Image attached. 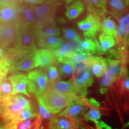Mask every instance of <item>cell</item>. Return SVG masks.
I'll list each match as a JSON object with an SVG mask.
<instances>
[{"instance_id":"4","label":"cell","mask_w":129,"mask_h":129,"mask_svg":"<svg viewBox=\"0 0 129 129\" xmlns=\"http://www.w3.org/2000/svg\"><path fill=\"white\" fill-rule=\"evenodd\" d=\"M37 50L31 29L25 26H19V30L14 48L10 50L16 55L25 56L35 53Z\"/></svg>"},{"instance_id":"20","label":"cell","mask_w":129,"mask_h":129,"mask_svg":"<svg viewBox=\"0 0 129 129\" xmlns=\"http://www.w3.org/2000/svg\"><path fill=\"white\" fill-rule=\"evenodd\" d=\"M89 68L91 74L94 76L98 78L102 77L106 70L104 58L93 56L90 60Z\"/></svg>"},{"instance_id":"31","label":"cell","mask_w":129,"mask_h":129,"mask_svg":"<svg viewBox=\"0 0 129 129\" xmlns=\"http://www.w3.org/2000/svg\"><path fill=\"white\" fill-rule=\"evenodd\" d=\"M75 66L69 63L60 62L59 67V75L62 77H67L74 73Z\"/></svg>"},{"instance_id":"22","label":"cell","mask_w":129,"mask_h":129,"mask_svg":"<svg viewBox=\"0 0 129 129\" xmlns=\"http://www.w3.org/2000/svg\"><path fill=\"white\" fill-rule=\"evenodd\" d=\"M116 42L114 37L102 33L99 37L98 44V53L104 54L115 46Z\"/></svg>"},{"instance_id":"18","label":"cell","mask_w":129,"mask_h":129,"mask_svg":"<svg viewBox=\"0 0 129 129\" xmlns=\"http://www.w3.org/2000/svg\"><path fill=\"white\" fill-rule=\"evenodd\" d=\"M35 59L37 68H44L52 66L55 60V56L50 50L43 48L35 53Z\"/></svg>"},{"instance_id":"27","label":"cell","mask_w":129,"mask_h":129,"mask_svg":"<svg viewBox=\"0 0 129 129\" xmlns=\"http://www.w3.org/2000/svg\"><path fill=\"white\" fill-rule=\"evenodd\" d=\"M78 44L77 43L68 41L63 43L60 47L53 51V53L54 56L58 59L63 57L67 53L71 51H78Z\"/></svg>"},{"instance_id":"28","label":"cell","mask_w":129,"mask_h":129,"mask_svg":"<svg viewBox=\"0 0 129 129\" xmlns=\"http://www.w3.org/2000/svg\"><path fill=\"white\" fill-rule=\"evenodd\" d=\"M49 129H72L68 120L64 118H53L49 123Z\"/></svg>"},{"instance_id":"42","label":"cell","mask_w":129,"mask_h":129,"mask_svg":"<svg viewBox=\"0 0 129 129\" xmlns=\"http://www.w3.org/2000/svg\"><path fill=\"white\" fill-rule=\"evenodd\" d=\"M12 1V0H0V2H4V1Z\"/></svg>"},{"instance_id":"7","label":"cell","mask_w":129,"mask_h":129,"mask_svg":"<svg viewBox=\"0 0 129 129\" xmlns=\"http://www.w3.org/2000/svg\"><path fill=\"white\" fill-rule=\"evenodd\" d=\"M22 5L18 1L0 2V23H17Z\"/></svg>"},{"instance_id":"13","label":"cell","mask_w":129,"mask_h":129,"mask_svg":"<svg viewBox=\"0 0 129 129\" xmlns=\"http://www.w3.org/2000/svg\"><path fill=\"white\" fill-rule=\"evenodd\" d=\"M9 78L12 85V95L21 93L30 97L28 91L27 75L22 73L16 72L11 75Z\"/></svg>"},{"instance_id":"11","label":"cell","mask_w":129,"mask_h":129,"mask_svg":"<svg viewBox=\"0 0 129 129\" xmlns=\"http://www.w3.org/2000/svg\"><path fill=\"white\" fill-rule=\"evenodd\" d=\"M85 98L77 96L72 98L68 106L59 114L61 117L77 118L84 115Z\"/></svg>"},{"instance_id":"25","label":"cell","mask_w":129,"mask_h":129,"mask_svg":"<svg viewBox=\"0 0 129 129\" xmlns=\"http://www.w3.org/2000/svg\"><path fill=\"white\" fill-rule=\"evenodd\" d=\"M38 44L40 47L56 50L63 43L62 38L57 37H46L38 38Z\"/></svg>"},{"instance_id":"40","label":"cell","mask_w":129,"mask_h":129,"mask_svg":"<svg viewBox=\"0 0 129 129\" xmlns=\"http://www.w3.org/2000/svg\"><path fill=\"white\" fill-rule=\"evenodd\" d=\"M122 85L125 90H129V76L125 77L122 83Z\"/></svg>"},{"instance_id":"23","label":"cell","mask_w":129,"mask_h":129,"mask_svg":"<svg viewBox=\"0 0 129 129\" xmlns=\"http://www.w3.org/2000/svg\"><path fill=\"white\" fill-rule=\"evenodd\" d=\"M85 5L81 0H76L67 7L65 15L69 20L75 19L84 12Z\"/></svg>"},{"instance_id":"17","label":"cell","mask_w":129,"mask_h":129,"mask_svg":"<svg viewBox=\"0 0 129 129\" xmlns=\"http://www.w3.org/2000/svg\"><path fill=\"white\" fill-rule=\"evenodd\" d=\"M35 53L21 56V58L13 62L11 70L13 71H29L36 68Z\"/></svg>"},{"instance_id":"36","label":"cell","mask_w":129,"mask_h":129,"mask_svg":"<svg viewBox=\"0 0 129 129\" xmlns=\"http://www.w3.org/2000/svg\"><path fill=\"white\" fill-rule=\"evenodd\" d=\"M12 64H0V81L3 80L12 68Z\"/></svg>"},{"instance_id":"35","label":"cell","mask_w":129,"mask_h":129,"mask_svg":"<svg viewBox=\"0 0 129 129\" xmlns=\"http://www.w3.org/2000/svg\"><path fill=\"white\" fill-rule=\"evenodd\" d=\"M12 64V60L7 53L4 51L3 48L0 47V64Z\"/></svg>"},{"instance_id":"3","label":"cell","mask_w":129,"mask_h":129,"mask_svg":"<svg viewBox=\"0 0 129 129\" xmlns=\"http://www.w3.org/2000/svg\"><path fill=\"white\" fill-rule=\"evenodd\" d=\"M105 64V73L101 81V91L104 93L110 85L125 75L126 69H124V59H114L104 58Z\"/></svg>"},{"instance_id":"33","label":"cell","mask_w":129,"mask_h":129,"mask_svg":"<svg viewBox=\"0 0 129 129\" xmlns=\"http://www.w3.org/2000/svg\"><path fill=\"white\" fill-rule=\"evenodd\" d=\"M47 76L49 83L50 84L59 80L60 75H59V72L58 71L57 68L53 65L48 67Z\"/></svg>"},{"instance_id":"21","label":"cell","mask_w":129,"mask_h":129,"mask_svg":"<svg viewBox=\"0 0 129 129\" xmlns=\"http://www.w3.org/2000/svg\"><path fill=\"white\" fill-rule=\"evenodd\" d=\"M37 39L41 37H57L60 35V30L54 23L32 30Z\"/></svg>"},{"instance_id":"30","label":"cell","mask_w":129,"mask_h":129,"mask_svg":"<svg viewBox=\"0 0 129 129\" xmlns=\"http://www.w3.org/2000/svg\"><path fill=\"white\" fill-rule=\"evenodd\" d=\"M12 93V85L9 78H4L0 81V101Z\"/></svg>"},{"instance_id":"2","label":"cell","mask_w":129,"mask_h":129,"mask_svg":"<svg viewBox=\"0 0 129 129\" xmlns=\"http://www.w3.org/2000/svg\"><path fill=\"white\" fill-rule=\"evenodd\" d=\"M73 97L60 94L50 86L37 98L38 102L41 103L51 114H56L62 112L68 106Z\"/></svg>"},{"instance_id":"16","label":"cell","mask_w":129,"mask_h":129,"mask_svg":"<svg viewBox=\"0 0 129 129\" xmlns=\"http://www.w3.org/2000/svg\"><path fill=\"white\" fill-rule=\"evenodd\" d=\"M17 23L19 26L28 27L31 30L35 28L36 26V16L32 6L27 4L22 5Z\"/></svg>"},{"instance_id":"38","label":"cell","mask_w":129,"mask_h":129,"mask_svg":"<svg viewBox=\"0 0 129 129\" xmlns=\"http://www.w3.org/2000/svg\"><path fill=\"white\" fill-rule=\"evenodd\" d=\"M25 4L32 5V6H36V5L41 4L45 3L46 0H23Z\"/></svg>"},{"instance_id":"24","label":"cell","mask_w":129,"mask_h":129,"mask_svg":"<svg viewBox=\"0 0 129 129\" xmlns=\"http://www.w3.org/2000/svg\"><path fill=\"white\" fill-rule=\"evenodd\" d=\"M78 52L93 56L98 53V44L96 39L85 38L78 43Z\"/></svg>"},{"instance_id":"39","label":"cell","mask_w":129,"mask_h":129,"mask_svg":"<svg viewBox=\"0 0 129 129\" xmlns=\"http://www.w3.org/2000/svg\"><path fill=\"white\" fill-rule=\"evenodd\" d=\"M32 124V122L30 120L25 121L23 123H22L20 125V127H19V129H28L30 127Z\"/></svg>"},{"instance_id":"44","label":"cell","mask_w":129,"mask_h":129,"mask_svg":"<svg viewBox=\"0 0 129 129\" xmlns=\"http://www.w3.org/2000/svg\"><path fill=\"white\" fill-rule=\"evenodd\" d=\"M35 129H41V128H35Z\"/></svg>"},{"instance_id":"14","label":"cell","mask_w":129,"mask_h":129,"mask_svg":"<svg viewBox=\"0 0 129 129\" xmlns=\"http://www.w3.org/2000/svg\"><path fill=\"white\" fill-rule=\"evenodd\" d=\"M50 84V86L56 91L62 94L70 96H80L85 98L75 85L73 80H71L68 81L58 80Z\"/></svg>"},{"instance_id":"15","label":"cell","mask_w":129,"mask_h":129,"mask_svg":"<svg viewBox=\"0 0 129 129\" xmlns=\"http://www.w3.org/2000/svg\"><path fill=\"white\" fill-rule=\"evenodd\" d=\"M73 81L84 97L87 94V90L93 83L92 74L88 67L78 75L74 76Z\"/></svg>"},{"instance_id":"12","label":"cell","mask_w":129,"mask_h":129,"mask_svg":"<svg viewBox=\"0 0 129 129\" xmlns=\"http://www.w3.org/2000/svg\"><path fill=\"white\" fill-rule=\"evenodd\" d=\"M106 9L107 13L119 19L129 10V0H106Z\"/></svg>"},{"instance_id":"43","label":"cell","mask_w":129,"mask_h":129,"mask_svg":"<svg viewBox=\"0 0 129 129\" xmlns=\"http://www.w3.org/2000/svg\"><path fill=\"white\" fill-rule=\"evenodd\" d=\"M0 129H5L4 126H3V125H0Z\"/></svg>"},{"instance_id":"32","label":"cell","mask_w":129,"mask_h":129,"mask_svg":"<svg viewBox=\"0 0 129 129\" xmlns=\"http://www.w3.org/2000/svg\"><path fill=\"white\" fill-rule=\"evenodd\" d=\"M62 30L64 37L68 41L77 43V44L81 41V38H80V35L75 30L70 28H63Z\"/></svg>"},{"instance_id":"5","label":"cell","mask_w":129,"mask_h":129,"mask_svg":"<svg viewBox=\"0 0 129 129\" xmlns=\"http://www.w3.org/2000/svg\"><path fill=\"white\" fill-rule=\"evenodd\" d=\"M32 7L36 16V26L32 30L54 23L53 18L56 8L55 4L46 1L43 4L32 6Z\"/></svg>"},{"instance_id":"19","label":"cell","mask_w":129,"mask_h":129,"mask_svg":"<svg viewBox=\"0 0 129 129\" xmlns=\"http://www.w3.org/2000/svg\"><path fill=\"white\" fill-rule=\"evenodd\" d=\"M88 13L94 14L102 19L107 14L106 0H86Z\"/></svg>"},{"instance_id":"37","label":"cell","mask_w":129,"mask_h":129,"mask_svg":"<svg viewBox=\"0 0 129 129\" xmlns=\"http://www.w3.org/2000/svg\"><path fill=\"white\" fill-rule=\"evenodd\" d=\"M39 104L40 112L41 116L45 119H51V113L41 103L38 102Z\"/></svg>"},{"instance_id":"29","label":"cell","mask_w":129,"mask_h":129,"mask_svg":"<svg viewBox=\"0 0 129 129\" xmlns=\"http://www.w3.org/2000/svg\"><path fill=\"white\" fill-rule=\"evenodd\" d=\"M37 116V114L34 112L33 108L32 107L29 108L25 109L20 113V115L16 118L14 121L9 122V123H13L14 124L18 125L21 122L25 121L28 120V119H31Z\"/></svg>"},{"instance_id":"9","label":"cell","mask_w":129,"mask_h":129,"mask_svg":"<svg viewBox=\"0 0 129 129\" xmlns=\"http://www.w3.org/2000/svg\"><path fill=\"white\" fill-rule=\"evenodd\" d=\"M19 30L17 23H0V47L8 48L15 45Z\"/></svg>"},{"instance_id":"41","label":"cell","mask_w":129,"mask_h":129,"mask_svg":"<svg viewBox=\"0 0 129 129\" xmlns=\"http://www.w3.org/2000/svg\"><path fill=\"white\" fill-rule=\"evenodd\" d=\"M74 0H65L66 3H68V4H70V3L74 2Z\"/></svg>"},{"instance_id":"10","label":"cell","mask_w":129,"mask_h":129,"mask_svg":"<svg viewBox=\"0 0 129 129\" xmlns=\"http://www.w3.org/2000/svg\"><path fill=\"white\" fill-rule=\"evenodd\" d=\"M117 36L116 41L118 46V51L124 55V51L129 48V10L126 14L118 19Z\"/></svg>"},{"instance_id":"6","label":"cell","mask_w":129,"mask_h":129,"mask_svg":"<svg viewBox=\"0 0 129 129\" xmlns=\"http://www.w3.org/2000/svg\"><path fill=\"white\" fill-rule=\"evenodd\" d=\"M28 91L37 97L43 94L47 89L49 83L47 74L41 70H35L28 75Z\"/></svg>"},{"instance_id":"34","label":"cell","mask_w":129,"mask_h":129,"mask_svg":"<svg viewBox=\"0 0 129 129\" xmlns=\"http://www.w3.org/2000/svg\"><path fill=\"white\" fill-rule=\"evenodd\" d=\"M87 117L89 120H99L101 118V112L98 109L92 108L90 109L87 114Z\"/></svg>"},{"instance_id":"8","label":"cell","mask_w":129,"mask_h":129,"mask_svg":"<svg viewBox=\"0 0 129 129\" xmlns=\"http://www.w3.org/2000/svg\"><path fill=\"white\" fill-rule=\"evenodd\" d=\"M102 20L98 16L88 13L84 19L78 22L77 26L84 32L85 38L96 39V34L101 30Z\"/></svg>"},{"instance_id":"26","label":"cell","mask_w":129,"mask_h":129,"mask_svg":"<svg viewBox=\"0 0 129 129\" xmlns=\"http://www.w3.org/2000/svg\"><path fill=\"white\" fill-rule=\"evenodd\" d=\"M101 30L102 32L116 38L117 36V26L114 20L109 17H105L101 22Z\"/></svg>"},{"instance_id":"1","label":"cell","mask_w":129,"mask_h":129,"mask_svg":"<svg viewBox=\"0 0 129 129\" xmlns=\"http://www.w3.org/2000/svg\"><path fill=\"white\" fill-rule=\"evenodd\" d=\"M32 107L22 95H10L0 101V117L6 124L14 121L24 109Z\"/></svg>"}]
</instances>
